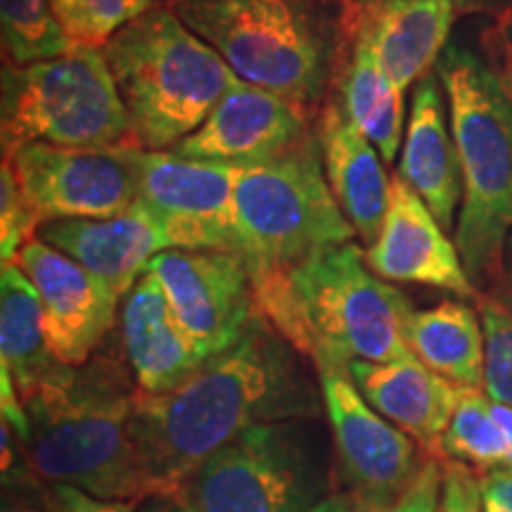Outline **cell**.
<instances>
[{
    "label": "cell",
    "instance_id": "cell-1",
    "mask_svg": "<svg viewBox=\"0 0 512 512\" xmlns=\"http://www.w3.org/2000/svg\"><path fill=\"white\" fill-rule=\"evenodd\" d=\"M323 413L316 366L256 316L174 392L138 389L131 427L147 496L181 494L204 460L256 425Z\"/></svg>",
    "mask_w": 512,
    "mask_h": 512
},
{
    "label": "cell",
    "instance_id": "cell-2",
    "mask_svg": "<svg viewBox=\"0 0 512 512\" xmlns=\"http://www.w3.org/2000/svg\"><path fill=\"white\" fill-rule=\"evenodd\" d=\"M259 316L316 366L418 361L403 337L413 311L401 290L370 271L354 242L325 247L290 271L252 278Z\"/></svg>",
    "mask_w": 512,
    "mask_h": 512
},
{
    "label": "cell",
    "instance_id": "cell-3",
    "mask_svg": "<svg viewBox=\"0 0 512 512\" xmlns=\"http://www.w3.org/2000/svg\"><path fill=\"white\" fill-rule=\"evenodd\" d=\"M240 79L302 107L328 98L356 38L349 0H169Z\"/></svg>",
    "mask_w": 512,
    "mask_h": 512
},
{
    "label": "cell",
    "instance_id": "cell-4",
    "mask_svg": "<svg viewBox=\"0 0 512 512\" xmlns=\"http://www.w3.org/2000/svg\"><path fill=\"white\" fill-rule=\"evenodd\" d=\"M138 389H128L112 363L74 368L24 401L22 451L34 477L86 494L138 505L147 498L140 475L133 413Z\"/></svg>",
    "mask_w": 512,
    "mask_h": 512
},
{
    "label": "cell",
    "instance_id": "cell-5",
    "mask_svg": "<svg viewBox=\"0 0 512 512\" xmlns=\"http://www.w3.org/2000/svg\"><path fill=\"white\" fill-rule=\"evenodd\" d=\"M437 74L463 169L456 247L475 287L503 278L512 233V98L503 79L463 46H446Z\"/></svg>",
    "mask_w": 512,
    "mask_h": 512
},
{
    "label": "cell",
    "instance_id": "cell-6",
    "mask_svg": "<svg viewBox=\"0 0 512 512\" xmlns=\"http://www.w3.org/2000/svg\"><path fill=\"white\" fill-rule=\"evenodd\" d=\"M102 55L126 107L133 145L143 150L176 147L240 79L169 5H155L121 29Z\"/></svg>",
    "mask_w": 512,
    "mask_h": 512
},
{
    "label": "cell",
    "instance_id": "cell-7",
    "mask_svg": "<svg viewBox=\"0 0 512 512\" xmlns=\"http://www.w3.org/2000/svg\"><path fill=\"white\" fill-rule=\"evenodd\" d=\"M354 235L330 190L316 131L266 162L245 164L235 188V242L252 278L290 271Z\"/></svg>",
    "mask_w": 512,
    "mask_h": 512
},
{
    "label": "cell",
    "instance_id": "cell-8",
    "mask_svg": "<svg viewBox=\"0 0 512 512\" xmlns=\"http://www.w3.org/2000/svg\"><path fill=\"white\" fill-rule=\"evenodd\" d=\"M335 489L320 418H294L242 432L204 460L181 496L197 512H309Z\"/></svg>",
    "mask_w": 512,
    "mask_h": 512
},
{
    "label": "cell",
    "instance_id": "cell-9",
    "mask_svg": "<svg viewBox=\"0 0 512 512\" xmlns=\"http://www.w3.org/2000/svg\"><path fill=\"white\" fill-rule=\"evenodd\" d=\"M3 157L29 143L83 150L136 147L102 48H72L27 67H3Z\"/></svg>",
    "mask_w": 512,
    "mask_h": 512
},
{
    "label": "cell",
    "instance_id": "cell-10",
    "mask_svg": "<svg viewBox=\"0 0 512 512\" xmlns=\"http://www.w3.org/2000/svg\"><path fill=\"white\" fill-rule=\"evenodd\" d=\"M325 418L335 453L337 491L384 512L418 477L430 453L375 411L358 392L344 363L316 361Z\"/></svg>",
    "mask_w": 512,
    "mask_h": 512
},
{
    "label": "cell",
    "instance_id": "cell-11",
    "mask_svg": "<svg viewBox=\"0 0 512 512\" xmlns=\"http://www.w3.org/2000/svg\"><path fill=\"white\" fill-rule=\"evenodd\" d=\"M138 200L166 223L174 249L238 254L235 188L245 164L188 159L171 150L128 147Z\"/></svg>",
    "mask_w": 512,
    "mask_h": 512
},
{
    "label": "cell",
    "instance_id": "cell-12",
    "mask_svg": "<svg viewBox=\"0 0 512 512\" xmlns=\"http://www.w3.org/2000/svg\"><path fill=\"white\" fill-rule=\"evenodd\" d=\"M162 285L171 311L204 361L245 337L259 316L252 273L235 252L166 249L147 266Z\"/></svg>",
    "mask_w": 512,
    "mask_h": 512
},
{
    "label": "cell",
    "instance_id": "cell-13",
    "mask_svg": "<svg viewBox=\"0 0 512 512\" xmlns=\"http://www.w3.org/2000/svg\"><path fill=\"white\" fill-rule=\"evenodd\" d=\"M5 159H10L41 226L67 219H112L138 202L128 147L83 150L29 143Z\"/></svg>",
    "mask_w": 512,
    "mask_h": 512
},
{
    "label": "cell",
    "instance_id": "cell-14",
    "mask_svg": "<svg viewBox=\"0 0 512 512\" xmlns=\"http://www.w3.org/2000/svg\"><path fill=\"white\" fill-rule=\"evenodd\" d=\"M15 264L34 283L50 354L67 368H83L110 335L121 294L72 256L41 238L29 240Z\"/></svg>",
    "mask_w": 512,
    "mask_h": 512
},
{
    "label": "cell",
    "instance_id": "cell-15",
    "mask_svg": "<svg viewBox=\"0 0 512 512\" xmlns=\"http://www.w3.org/2000/svg\"><path fill=\"white\" fill-rule=\"evenodd\" d=\"M422 197L396 174L380 235L366 249L370 271L392 283H415L477 299L456 242L448 240Z\"/></svg>",
    "mask_w": 512,
    "mask_h": 512
},
{
    "label": "cell",
    "instance_id": "cell-16",
    "mask_svg": "<svg viewBox=\"0 0 512 512\" xmlns=\"http://www.w3.org/2000/svg\"><path fill=\"white\" fill-rule=\"evenodd\" d=\"M309 131L306 107L238 79L204 124L171 152L188 159L254 164L280 155Z\"/></svg>",
    "mask_w": 512,
    "mask_h": 512
},
{
    "label": "cell",
    "instance_id": "cell-17",
    "mask_svg": "<svg viewBox=\"0 0 512 512\" xmlns=\"http://www.w3.org/2000/svg\"><path fill=\"white\" fill-rule=\"evenodd\" d=\"M38 238L100 275L121 297L143 278L157 254L174 249L166 223L140 200L112 219L43 223Z\"/></svg>",
    "mask_w": 512,
    "mask_h": 512
},
{
    "label": "cell",
    "instance_id": "cell-18",
    "mask_svg": "<svg viewBox=\"0 0 512 512\" xmlns=\"http://www.w3.org/2000/svg\"><path fill=\"white\" fill-rule=\"evenodd\" d=\"M316 133L332 195L363 245L370 247L380 235L392 195L380 152L347 117L339 93L325 100Z\"/></svg>",
    "mask_w": 512,
    "mask_h": 512
},
{
    "label": "cell",
    "instance_id": "cell-19",
    "mask_svg": "<svg viewBox=\"0 0 512 512\" xmlns=\"http://www.w3.org/2000/svg\"><path fill=\"white\" fill-rule=\"evenodd\" d=\"M121 337L128 366L138 389L145 394L174 392L204 363L152 273H145L126 294L121 309Z\"/></svg>",
    "mask_w": 512,
    "mask_h": 512
},
{
    "label": "cell",
    "instance_id": "cell-20",
    "mask_svg": "<svg viewBox=\"0 0 512 512\" xmlns=\"http://www.w3.org/2000/svg\"><path fill=\"white\" fill-rule=\"evenodd\" d=\"M351 380L377 413L439 458V441L456 411L460 387L420 361H351Z\"/></svg>",
    "mask_w": 512,
    "mask_h": 512
},
{
    "label": "cell",
    "instance_id": "cell-21",
    "mask_svg": "<svg viewBox=\"0 0 512 512\" xmlns=\"http://www.w3.org/2000/svg\"><path fill=\"white\" fill-rule=\"evenodd\" d=\"M399 176L418 192L441 226L451 230L463 197V169L456 138L446 121L437 72L425 74L413 88Z\"/></svg>",
    "mask_w": 512,
    "mask_h": 512
},
{
    "label": "cell",
    "instance_id": "cell-22",
    "mask_svg": "<svg viewBox=\"0 0 512 512\" xmlns=\"http://www.w3.org/2000/svg\"><path fill=\"white\" fill-rule=\"evenodd\" d=\"M453 0H380L361 17L358 34L401 91L430 74L456 19Z\"/></svg>",
    "mask_w": 512,
    "mask_h": 512
},
{
    "label": "cell",
    "instance_id": "cell-23",
    "mask_svg": "<svg viewBox=\"0 0 512 512\" xmlns=\"http://www.w3.org/2000/svg\"><path fill=\"white\" fill-rule=\"evenodd\" d=\"M0 368L10 373L22 403L38 387L62 380L74 370L50 354L41 299L17 264H5L0 271Z\"/></svg>",
    "mask_w": 512,
    "mask_h": 512
},
{
    "label": "cell",
    "instance_id": "cell-24",
    "mask_svg": "<svg viewBox=\"0 0 512 512\" xmlns=\"http://www.w3.org/2000/svg\"><path fill=\"white\" fill-rule=\"evenodd\" d=\"M403 337L432 373L463 389L484 387V325L470 304L441 302L425 311L413 309L403 323Z\"/></svg>",
    "mask_w": 512,
    "mask_h": 512
},
{
    "label": "cell",
    "instance_id": "cell-25",
    "mask_svg": "<svg viewBox=\"0 0 512 512\" xmlns=\"http://www.w3.org/2000/svg\"><path fill=\"white\" fill-rule=\"evenodd\" d=\"M396 83L384 74L370 43L356 31L351 57L339 79V100L358 131L380 152L384 164H392L401 150L406 131V100Z\"/></svg>",
    "mask_w": 512,
    "mask_h": 512
},
{
    "label": "cell",
    "instance_id": "cell-26",
    "mask_svg": "<svg viewBox=\"0 0 512 512\" xmlns=\"http://www.w3.org/2000/svg\"><path fill=\"white\" fill-rule=\"evenodd\" d=\"M439 458L479 472L508 465V437L494 413V399L482 389L460 387L456 411L439 441Z\"/></svg>",
    "mask_w": 512,
    "mask_h": 512
},
{
    "label": "cell",
    "instance_id": "cell-27",
    "mask_svg": "<svg viewBox=\"0 0 512 512\" xmlns=\"http://www.w3.org/2000/svg\"><path fill=\"white\" fill-rule=\"evenodd\" d=\"M0 29L5 57L15 67L72 50L57 24L53 0H0Z\"/></svg>",
    "mask_w": 512,
    "mask_h": 512
},
{
    "label": "cell",
    "instance_id": "cell-28",
    "mask_svg": "<svg viewBox=\"0 0 512 512\" xmlns=\"http://www.w3.org/2000/svg\"><path fill=\"white\" fill-rule=\"evenodd\" d=\"M486 339L484 389L512 408V275L498 278L477 297Z\"/></svg>",
    "mask_w": 512,
    "mask_h": 512
},
{
    "label": "cell",
    "instance_id": "cell-29",
    "mask_svg": "<svg viewBox=\"0 0 512 512\" xmlns=\"http://www.w3.org/2000/svg\"><path fill=\"white\" fill-rule=\"evenodd\" d=\"M155 8V0H53L69 48H105L121 29Z\"/></svg>",
    "mask_w": 512,
    "mask_h": 512
},
{
    "label": "cell",
    "instance_id": "cell-30",
    "mask_svg": "<svg viewBox=\"0 0 512 512\" xmlns=\"http://www.w3.org/2000/svg\"><path fill=\"white\" fill-rule=\"evenodd\" d=\"M38 228H41V221L19 188L10 159L3 157V169H0V256H3V266L15 264L22 247L38 235Z\"/></svg>",
    "mask_w": 512,
    "mask_h": 512
},
{
    "label": "cell",
    "instance_id": "cell-31",
    "mask_svg": "<svg viewBox=\"0 0 512 512\" xmlns=\"http://www.w3.org/2000/svg\"><path fill=\"white\" fill-rule=\"evenodd\" d=\"M444 482H441L439 512H482V494H479V477L472 467L456 460H444Z\"/></svg>",
    "mask_w": 512,
    "mask_h": 512
},
{
    "label": "cell",
    "instance_id": "cell-32",
    "mask_svg": "<svg viewBox=\"0 0 512 512\" xmlns=\"http://www.w3.org/2000/svg\"><path fill=\"white\" fill-rule=\"evenodd\" d=\"M441 482H444V470L439 458L427 456L418 477L384 512H439Z\"/></svg>",
    "mask_w": 512,
    "mask_h": 512
},
{
    "label": "cell",
    "instance_id": "cell-33",
    "mask_svg": "<svg viewBox=\"0 0 512 512\" xmlns=\"http://www.w3.org/2000/svg\"><path fill=\"white\" fill-rule=\"evenodd\" d=\"M46 494L50 512H136V505L124 501H107V498L91 496L67 484H50Z\"/></svg>",
    "mask_w": 512,
    "mask_h": 512
},
{
    "label": "cell",
    "instance_id": "cell-34",
    "mask_svg": "<svg viewBox=\"0 0 512 512\" xmlns=\"http://www.w3.org/2000/svg\"><path fill=\"white\" fill-rule=\"evenodd\" d=\"M482 512H512V467H494L479 475Z\"/></svg>",
    "mask_w": 512,
    "mask_h": 512
},
{
    "label": "cell",
    "instance_id": "cell-35",
    "mask_svg": "<svg viewBox=\"0 0 512 512\" xmlns=\"http://www.w3.org/2000/svg\"><path fill=\"white\" fill-rule=\"evenodd\" d=\"M136 512H197L181 494H155L136 505Z\"/></svg>",
    "mask_w": 512,
    "mask_h": 512
},
{
    "label": "cell",
    "instance_id": "cell-36",
    "mask_svg": "<svg viewBox=\"0 0 512 512\" xmlns=\"http://www.w3.org/2000/svg\"><path fill=\"white\" fill-rule=\"evenodd\" d=\"M309 512H373L368 505H363L361 501H356L354 496L344 494V491H332L328 498H323L316 508H311Z\"/></svg>",
    "mask_w": 512,
    "mask_h": 512
},
{
    "label": "cell",
    "instance_id": "cell-37",
    "mask_svg": "<svg viewBox=\"0 0 512 512\" xmlns=\"http://www.w3.org/2000/svg\"><path fill=\"white\" fill-rule=\"evenodd\" d=\"M498 43H501V53L512 72V5L501 19V27H498Z\"/></svg>",
    "mask_w": 512,
    "mask_h": 512
},
{
    "label": "cell",
    "instance_id": "cell-38",
    "mask_svg": "<svg viewBox=\"0 0 512 512\" xmlns=\"http://www.w3.org/2000/svg\"><path fill=\"white\" fill-rule=\"evenodd\" d=\"M494 413L498 422H501L505 437H508V446H510V458H508V467H512V408L503 406V403L494 401Z\"/></svg>",
    "mask_w": 512,
    "mask_h": 512
},
{
    "label": "cell",
    "instance_id": "cell-39",
    "mask_svg": "<svg viewBox=\"0 0 512 512\" xmlns=\"http://www.w3.org/2000/svg\"><path fill=\"white\" fill-rule=\"evenodd\" d=\"M458 12H475V10H489L501 5L503 0H453Z\"/></svg>",
    "mask_w": 512,
    "mask_h": 512
},
{
    "label": "cell",
    "instance_id": "cell-40",
    "mask_svg": "<svg viewBox=\"0 0 512 512\" xmlns=\"http://www.w3.org/2000/svg\"><path fill=\"white\" fill-rule=\"evenodd\" d=\"M349 3H351V8L356 10V15H358V24H361V17H363V15H368V12L373 10L375 5L380 3V0H349Z\"/></svg>",
    "mask_w": 512,
    "mask_h": 512
},
{
    "label": "cell",
    "instance_id": "cell-41",
    "mask_svg": "<svg viewBox=\"0 0 512 512\" xmlns=\"http://www.w3.org/2000/svg\"><path fill=\"white\" fill-rule=\"evenodd\" d=\"M503 264H505V271H508V275H512V233H510V238H508V245H505Z\"/></svg>",
    "mask_w": 512,
    "mask_h": 512
},
{
    "label": "cell",
    "instance_id": "cell-42",
    "mask_svg": "<svg viewBox=\"0 0 512 512\" xmlns=\"http://www.w3.org/2000/svg\"><path fill=\"white\" fill-rule=\"evenodd\" d=\"M3 512H24V510H19L17 505H12V503L5 501V503H3Z\"/></svg>",
    "mask_w": 512,
    "mask_h": 512
},
{
    "label": "cell",
    "instance_id": "cell-43",
    "mask_svg": "<svg viewBox=\"0 0 512 512\" xmlns=\"http://www.w3.org/2000/svg\"><path fill=\"white\" fill-rule=\"evenodd\" d=\"M503 83H505V88H508V93H510V98H512V72H508V76H505Z\"/></svg>",
    "mask_w": 512,
    "mask_h": 512
},
{
    "label": "cell",
    "instance_id": "cell-44",
    "mask_svg": "<svg viewBox=\"0 0 512 512\" xmlns=\"http://www.w3.org/2000/svg\"><path fill=\"white\" fill-rule=\"evenodd\" d=\"M162 3H169V0H162Z\"/></svg>",
    "mask_w": 512,
    "mask_h": 512
}]
</instances>
